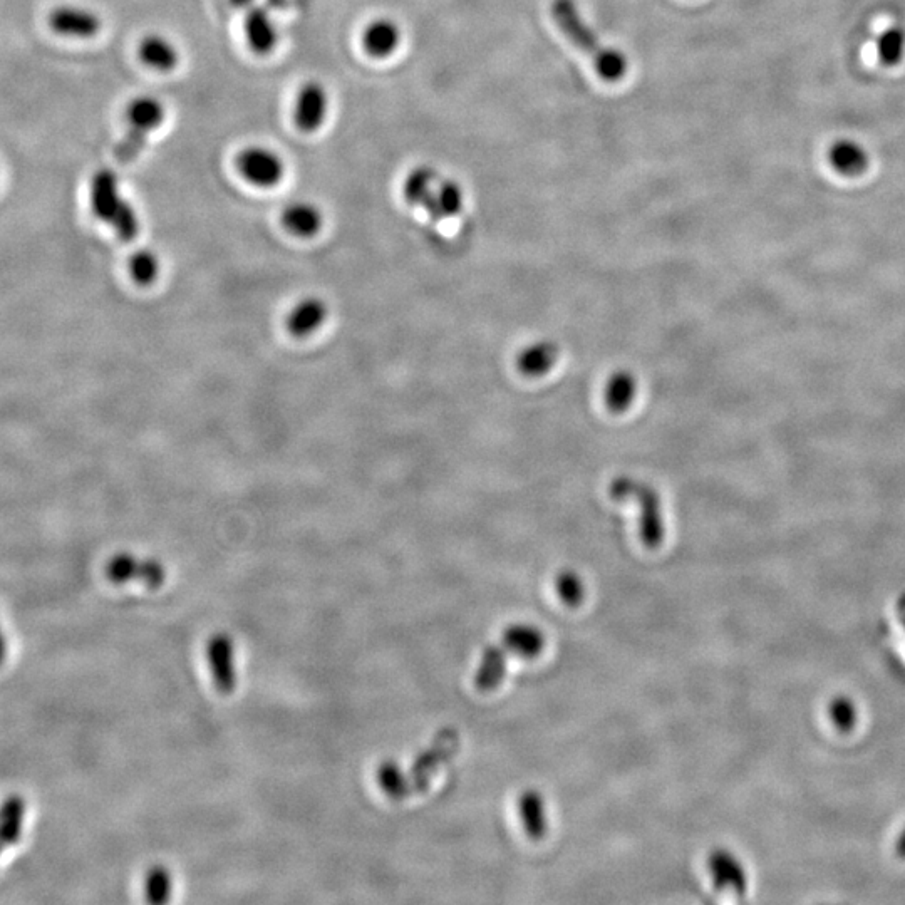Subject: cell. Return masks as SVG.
Returning a JSON list of instances; mask_svg holds the SVG:
<instances>
[{"instance_id":"7c38bea8","label":"cell","mask_w":905,"mask_h":905,"mask_svg":"<svg viewBox=\"0 0 905 905\" xmlns=\"http://www.w3.org/2000/svg\"><path fill=\"white\" fill-rule=\"evenodd\" d=\"M326 302L316 297H307L290 311L287 329L295 337H309L321 329L327 321Z\"/></svg>"},{"instance_id":"f546056e","label":"cell","mask_w":905,"mask_h":905,"mask_svg":"<svg viewBox=\"0 0 905 905\" xmlns=\"http://www.w3.org/2000/svg\"><path fill=\"white\" fill-rule=\"evenodd\" d=\"M146 136H148L146 131L130 126L128 133L123 136V140L119 141L118 146H116L114 156L121 163H130V161L135 160L136 156L140 155L141 150L145 148Z\"/></svg>"},{"instance_id":"d6986e66","label":"cell","mask_w":905,"mask_h":905,"mask_svg":"<svg viewBox=\"0 0 905 905\" xmlns=\"http://www.w3.org/2000/svg\"><path fill=\"white\" fill-rule=\"evenodd\" d=\"M401 41L399 27L389 19H378L366 27L362 34V44L373 57H388L398 49Z\"/></svg>"},{"instance_id":"4316f807","label":"cell","mask_w":905,"mask_h":905,"mask_svg":"<svg viewBox=\"0 0 905 905\" xmlns=\"http://www.w3.org/2000/svg\"><path fill=\"white\" fill-rule=\"evenodd\" d=\"M555 590L560 600L567 606L575 607L582 604L585 599V585L579 575L572 570H564L555 577Z\"/></svg>"},{"instance_id":"4fadbf2b","label":"cell","mask_w":905,"mask_h":905,"mask_svg":"<svg viewBox=\"0 0 905 905\" xmlns=\"http://www.w3.org/2000/svg\"><path fill=\"white\" fill-rule=\"evenodd\" d=\"M869 153L854 140H837L828 150V163L838 175H862L869 168Z\"/></svg>"},{"instance_id":"3957f363","label":"cell","mask_w":905,"mask_h":905,"mask_svg":"<svg viewBox=\"0 0 905 905\" xmlns=\"http://www.w3.org/2000/svg\"><path fill=\"white\" fill-rule=\"evenodd\" d=\"M609 495L616 502H629L634 500L641 507V520H639V535L647 549H657L666 537V525L662 520L661 500L657 493L646 483L634 480L629 476L616 478L609 485Z\"/></svg>"},{"instance_id":"8fae6325","label":"cell","mask_w":905,"mask_h":905,"mask_svg":"<svg viewBox=\"0 0 905 905\" xmlns=\"http://www.w3.org/2000/svg\"><path fill=\"white\" fill-rule=\"evenodd\" d=\"M513 654L512 649L500 641L495 646H490L483 652L480 668L475 674V686L481 693H488L502 683L507 674V659Z\"/></svg>"},{"instance_id":"7a4b0ae2","label":"cell","mask_w":905,"mask_h":905,"mask_svg":"<svg viewBox=\"0 0 905 905\" xmlns=\"http://www.w3.org/2000/svg\"><path fill=\"white\" fill-rule=\"evenodd\" d=\"M550 12L555 24L575 47L590 57L600 78L619 81L626 76L627 59L621 52L604 46L595 32L582 19L574 0H552Z\"/></svg>"},{"instance_id":"ffe728a7","label":"cell","mask_w":905,"mask_h":905,"mask_svg":"<svg viewBox=\"0 0 905 905\" xmlns=\"http://www.w3.org/2000/svg\"><path fill=\"white\" fill-rule=\"evenodd\" d=\"M518 810L528 837L532 840H542L549 832V818L542 795L537 790L523 792L518 802Z\"/></svg>"},{"instance_id":"9a60e30c","label":"cell","mask_w":905,"mask_h":905,"mask_svg":"<svg viewBox=\"0 0 905 905\" xmlns=\"http://www.w3.org/2000/svg\"><path fill=\"white\" fill-rule=\"evenodd\" d=\"M559 356V347L554 342H535L518 354L517 368L527 378H542L554 369Z\"/></svg>"},{"instance_id":"e0dca14e","label":"cell","mask_w":905,"mask_h":905,"mask_svg":"<svg viewBox=\"0 0 905 905\" xmlns=\"http://www.w3.org/2000/svg\"><path fill=\"white\" fill-rule=\"evenodd\" d=\"M27 803L21 795H9L0 802V843L9 849L21 840L26 823Z\"/></svg>"},{"instance_id":"30bf717a","label":"cell","mask_w":905,"mask_h":905,"mask_svg":"<svg viewBox=\"0 0 905 905\" xmlns=\"http://www.w3.org/2000/svg\"><path fill=\"white\" fill-rule=\"evenodd\" d=\"M708 869L716 889H730L735 894H745L748 879L735 855L726 850H714L708 857Z\"/></svg>"},{"instance_id":"f1b7e54d","label":"cell","mask_w":905,"mask_h":905,"mask_svg":"<svg viewBox=\"0 0 905 905\" xmlns=\"http://www.w3.org/2000/svg\"><path fill=\"white\" fill-rule=\"evenodd\" d=\"M436 178H438V175H436L435 171L426 168V166L414 170L404 181L403 193L406 202L418 207L421 198L425 197L426 192L430 190Z\"/></svg>"},{"instance_id":"44dd1931","label":"cell","mask_w":905,"mask_h":905,"mask_svg":"<svg viewBox=\"0 0 905 905\" xmlns=\"http://www.w3.org/2000/svg\"><path fill=\"white\" fill-rule=\"evenodd\" d=\"M637 381L631 373L627 371H619L612 374L607 379L606 388H604V401L606 406L612 413H626L631 408L632 403L636 401Z\"/></svg>"},{"instance_id":"4dcf8cb0","label":"cell","mask_w":905,"mask_h":905,"mask_svg":"<svg viewBox=\"0 0 905 905\" xmlns=\"http://www.w3.org/2000/svg\"><path fill=\"white\" fill-rule=\"evenodd\" d=\"M7 656V644L6 639H4V634H2V629H0V666L4 664Z\"/></svg>"},{"instance_id":"83f0119b","label":"cell","mask_w":905,"mask_h":905,"mask_svg":"<svg viewBox=\"0 0 905 905\" xmlns=\"http://www.w3.org/2000/svg\"><path fill=\"white\" fill-rule=\"evenodd\" d=\"M171 889H173L171 874L163 867H155L146 875V900L151 904H165L166 900H170Z\"/></svg>"},{"instance_id":"603a6c76","label":"cell","mask_w":905,"mask_h":905,"mask_svg":"<svg viewBox=\"0 0 905 905\" xmlns=\"http://www.w3.org/2000/svg\"><path fill=\"white\" fill-rule=\"evenodd\" d=\"M141 61L156 71H171L178 64V51L165 37L148 36L140 44Z\"/></svg>"},{"instance_id":"5bb4252c","label":"cell","mask_w":905,"mask_h":905,"mask_svg":"<svg viewBox=\"0 0 905 905\" xmlns=\"http://www.w3.org/2000/svg\"><path fill=\"white\" fill-rule=\"evenodd\" d=\"M245 36L249 41L250 49L260 56L274 51L279 42V34H277V27L270 19L269 12L265 11L264 7L250 9L247 19H245Z\"/></svg>"},{"instance_id":"ba28073f","label":"cell","mask_w":905,"mask_h":905,"mask_svg":"<svg viewBox=\"0 0 905 905\" xmlns=\"http://www.w3.org/2000/svg\"><path fill=\"white\" fill-rule=\"evenodd\" d=\"M128 200L119 197L118 178L111 170H99L91 181V207L99 220L111 225Z\"/></svg>"},{"instance_id":"52a82bcc","label":"cell","mask_w":905,"mask_h":905,"mask_svg":"<svg viewBox=\"0 0 905 905\" xmlns=\"http://www.w3.org/2000/svg\"><path fill=\"white\" fill-rule=\"evenodd\" d=\"M327 93L319 83H307L300 88L295 101V125L304 133H314L321 128L327 113Z\"/></svg>"},{"instance_id":"5b68a950","label":"cell","mask_w":905,"mask_h":905,"mask_svg":"<svg viewBox=\"0 0 905 905\" xmlns=\"http://www.w3.org/2000/svg\"><path fill=\"white\" fill-rule=\"evenodd\" d=\"M106 577L113 584H126L138 580L150 589H160L165 584V567L158 560L136 559L135 555L118 554L106 564Z\"/></svg>"},{"instance_id":"2e32d148","label":"cell","mask_w":905,"mask_h":905,"mask_svg":"<svg viewBox=\"0 0 905 905\" xmlns=\"http://www.w3.org/2000/svg\"><path fill=\"white\" fill-rule=\"evenodd\" d=\"M49 22L52 29L63 36L93 37L101 29V21L93 12L71 7H63L52 12Z\"/></svg>"},{"instance_id":"d4e9b609","label":"cell","mask_w":905,"mask_h":905,"mask_svg":"<svg viewBox=\"0 0 905 905\" xmlns=\"http://www.w3.org/2000/svg\"><path fill=\"white\" fill-rule=\"evenodd\" d=\"M877 57L887 68H894L902 63L905 56V31L902 27H887L875 42Z\"/></svg>"},{"instance_id":"cb8c5ba5","label":"cell","mask_w":905,"mask_h":905,"mask_svg":"<svg viewBox=\"0 0 905 905\" xmlns=\"http://www.w3.org/2000/svg\"><path fill=\"white\" fill-rule=\"evenodd\" d=\"M128 121L130 126L138 128V130L150 131L156 130L165 119V108L158 99L150 98V96H141L136 98L133 103L128 106Z\"/></svg>"},{"instance_id":"6da1fadb","label":"cell","mask_w":905,"mask_h":905,"mask_svg":"<svg viewBox=\"0 0 905 905\" xmlns=\"http://www.w3.org/2000/svg\"><path fill=\"white\" fill-rule=\"evenodd\" d=\"M460 751V735L455 728H445L435 736V740L419 753L408 773H404L393 761L378 766L376 781L379 788L391 800H406L430 788L433 776L441 766L448 763Z\"/></svg>"},{"instance_id":"7402d4cb","label":"cell","mask_w":905,"mask_h":905,"mask_svg":"<svg viewBox=\"0 0 905 905\" xmlns=\"http://www.w3.org/2000/svg\"><path fill=\"white\" fill-rule=\"evenodd\" d=\"M502 641L513 651V656L532 659L537 657L545 647V636L537 627L527 624H515L503 632Z\"/></svg>"},{"instance_id":"ac0fdd59","label":"cell","mask_w":905,"mask_h":905,"mask_svg":"<svg viewBox=\"0 0 905 905\" xmlns=\"http://www.w3.org/2000/svg\"><path fill=\"white\" fill-rule=\"evenodd\" d=\"M282 223L295 237L311 238L319 233L324 223L322 213L316 205L292 203L282 213Z\"/></svg>"},{"instance_id":"9c48e42d","label":"cell","mask_w":905,"mask_h":905,"mask_svg":"<svg viewBox=\"0 0 905 905\" xmlns=\"http://www.w3.org/2000/svg\"><path fill=\"white\" fill-rule=\"evenodd\" d=\"M418 207L425 208L435 222H440L443 218H451L458 215L463 208V193L455 181L441 180L436 178L435 183L431 185L430 190L426 192L425 197L421 198Z\"/></svg>"},{"instance_id":"277c9868","label":"cell","mask_w":905,"mask_h":905,"mask_svg":"<svg viewBox=\"0 0 905 905\" xmlns=\"http://www.w3.org/2000/svg\"><path fill=\"white\" fill-rule=\"evenodd\" d=\"M237 168L245 180L257 187L270 188L279 185L284 176V161L274 151L260 146H252L240 151Z\"/></svg>"},{"instance_id":"d6a6232c","label":"cell","mask_w":905,"mask_h":905,"mask_svg":"<svg viewBox=\"0 0 905 905\" xmlns=\"http://www.w3.org/2000/svg\"><path fill=\"white\" fill-rule=\"evenodd\" d=\"M2 850H4V845H2V843H0V855H2Z\"/></svg>"},{"instance_id":"1f68e13d","label":"cell","mask_w":905,"mask_h":905,"mask_svg":"<svg viewBox=\"0 0 905 905\" xmlns=\"http://www.w3.org/2000/svg\"><path fill=\"white\" fill-rule=\"evenodd\" d=\"M232 2L235 6H249V4H252V0H232Z\"/></svg>"},{"instance_id":"484cf974","label":"cell","mask_w":905,"mask_h":905,"mask_svg":"<svg viewBox=\"0 0 905 905\" xmlns=\"http://www.w3.org/2000/svg\"><path fill=\"white\" fill-rule=\"evenodd\" d=\"M130 274L138 284L151 285L160 275V259L150 250H140L131 257Z\"/></svg>"},{"instance_id":"8992f818","label":"cell","mask_w":905,"mask_h":905,"mask_svg":"<svg viewBox=\"0 0 905 905\" xmlns=\"http://www.w3.org/2000/svg\"><path fill=\"white\" fill-rule=\"evenodd\" d=\"M233 642L227 634H217L207 644V657L212 668L213 683L223 696L237 689V669L233 664Z\"/></svg>"}]
</instances>
